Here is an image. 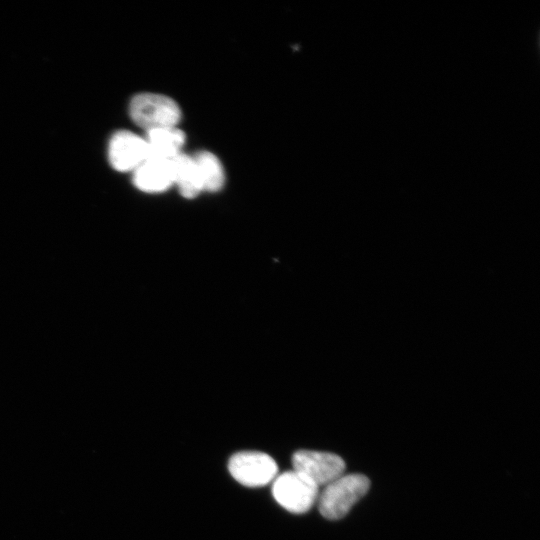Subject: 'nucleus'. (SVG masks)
Instances as JSON below:
<instances>
[{"instance_id": "obj_7", "label": "nucleus", "mask_w": 540, "mask_h": 540, "mask_svg": "<svg viewBox=\"0 0 540 540\" xmlns=\"http://www.w3.org/2000/svg\"><path fill=\"white\" fill-rule=\"evenodd\" d=\"M134 184L145 192H161L173 184L171 159L147 158L134 170Z\"/></svg>"}, {"instance_id": "obj_5", "label": "nucleus", "mask_w": 540, "mask_h": 540, "mask_svg": "<svg viewBox=\"0 0 540 540\" xmlns=\"http://www.w3.org/2000/svg\"><path fill=\"white\" fill-rule=\"evenodd\" d=\"M293 470L303 474L314 484L326 486L344 474V460L333 453L299 450L292 456Z\"/></svg>"}, {"instance_id": "obj_4", "label": "nucleus", "mask_w": 540, "mask_h": 540, "mask_svg": "<svg viewBox=\"0 0 540 540\" xmlns=\"http://www.w3.org/2000/svg\"><path fill=\"white\" fill-rule=\"evenodd\" d=\"M231 476L247 487H260L273 481L278 473L275 460L259 451H242L232 455L228 462Z\"/></svg>"}, {"instance_id": "obj_10", "label": "nucleus", "mask_w": 540, "mask_h": 540, "mask_svg": "<svg viewBox=\"0 0 540 540\" xmlns=\"http://www.w3.org/2000/svg\"><path fill=\"white\" fill-rule=\"evenodd\" d=\"M202 181L203 190L216 192L224 184V171L220 160L211 152L201 151L193 157Z\"/></svg>"}, {"instance_id": "obj_1", "label": "nucleus", "mask_w": 540, "mask_h": 540, "mask_svg": "<svg viewBox=\"0 0 540 540\" xmlns=\"http://www.w3.org/2000/svg\"><path fill=\"white\" fill-rule=\"evenodd\" d=\"M368 477L359 473L342 475L325 486L318 495L321 515L329 520L343 518L369 490Z\"/></svg>"}, {"instance_id": "obj_8", "label": "nucleus", "mask_w": 540, "mask_h": 540, "mask_svg": "<svg viewBox=\"0 0 540 540\" xmlns=\"http://www.w3.org/2000/svg\"><path fill=\"white\" fill-rule=\"evenodd\" d=\"M147 158L172 159L180 153L185 142L184 133L177 127L147 131Z\"/></svg>"}, {"instance_id": "obj_2", "label": "nucleus", "mask_w": 540, "mask_h": 540, "mask_svg": "<svg viewBox=\"0 0 540 540\" xmlns=\"http://www.w3.org/2000/svg\"><path fill=\"white\" fill-rule=\"evenodd\" d=\"M129 113L134 123L147 131L176 127L181 119L178 104L170 97L156 93L136 95L130 103Z\"/></svg>"}, {"instance_id": "obj_3", "label": "nucleus", "mask_w": 540, "mask_h": 540, "mask_svg": "<svg viewBox=\"0 0 540 540\" xmlns=\"http://www.w3.org/2000/svg\"><path fill=\"white\" fill-rule=\"evenodd\" d=\"M272 495L287 511L302 514L311 509L319 495V487L303 474L286 471L273 480Z\"/></svg>"}, {"instance_id": "obj_6", "label": "nucleus", "mask_w": 540, "mask_h": 540, "mask_svg": "<svg viewBox=\"0 0 540 540\" xmlns=\"http://www.w3.org/2000/svg\"><path fill=\"white\" fill-rule=\"evenodd\" d=\"M147 143L130 131L116 132L109 143V161L120 172L134 171L147 159Z\"/></svg>"}, {"instance_id": "obj_9", "label": "nucleus", "mask_w": 540, "mask_h": 540, "mask_svg": "<svg viewBox=\"0 0 540 540\" xmlns=\"http://www.w3.org/2000/svg\"><path fill=\"white\" fill-rule=\"evenodd\" d=\"M171 164L173 184L177 185L183 197L191 199L203 191L201 177L193 157L179 153L171 159Z\"/></svg>"}]
</instances>
